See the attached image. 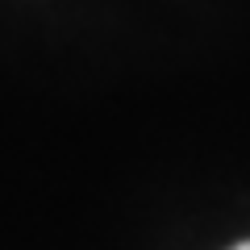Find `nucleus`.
I'll list each match as a JSON object with an SVG mask.
<instances>
[{
  "label": "nucleus",
  "instance_id": "obj_1",
  "mask_svg": "<svg viewBox=\"0 0 250 250\" xmlns=\"http://www.w3.org/2000/svg\"><path fill=\"white\" fill-rule=\"evenodd\" d=\"M233 250H250V242H242V246H233Z\"/></svg>",
  "mask_w": 250,
  "mask_h": 250
}]
</instances>
